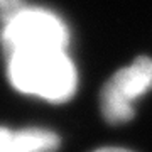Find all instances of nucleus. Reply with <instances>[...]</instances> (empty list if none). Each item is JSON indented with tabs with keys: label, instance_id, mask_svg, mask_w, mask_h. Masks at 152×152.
<instances>
[{
	"label": "nucleus",
	"instance_id": "obj_3",
	"mask_svg": "<svg viewBox=\"0 0 152 152\" xmlns=\"http://www.w3.org/2000/svg\"><path fill=\"white\" fill-rule=\"evenodd\" d=\"M152 90V59L137 58L130 66L122 68L103 85L100 93L102 113L108 124H127L135 117L134 102Z\"/></svg>",
	"mask_w": 152,
	"mask_h": 152
},
{
	"label": "nucleus",
	"instance_id": "obj_5",
	"mask_svg": "<svg viewBox=\"0 0 152 152\" xmlns=\"http://www.w3.org/2000/svg\"><path fill=\"white\" fill-rule=\"evenodd\" d=\"M22 7H24L22 0H0V24L10 20Z\"/></svg>",
	"mask_w": 152,
	"mask_h": 152
},
{
	"label": "nucleus",
	"instance_id": "obj_1",
	"mask_svg": "<svg viewBox=\"0 0 152 152\" xmlns=\"http://www.w3.org/2000/svg\"><path fill=\"white\" fill-rule=\"evenodd\" d=\"M12 86L49 102H66L76 91V68L64 49H31L9 56Z\"/></svg>",
	"mask_w": 152,
	"mask_h": 152
},
{
	"label": "nucleus",
	"instance_id": "obj_2",
	"mask_svg": "<svg viewBox=\"0 0 152 152\" xmlns=\"http://www.w3.org/2000/svg\"><path fill=\"white\" fill-rule=\"evenodd\" d=\"M2 26V46L7 56L31 49H64L69 37L59 17L42 9L22 7Z\"/></svg>",
	"mask_w": 152,
	"mask_h": 152
},
{
	"label": "nucleus",
	"instance_id": "obj_6",
	"mask_svg": "<svg viewBox=\"0 0 152 152\" xmlns=\"http://www.w3.org/2000/svg\"><path fill=\"white\" fill-rule=\"evenodd\" d=\"M95 152H132L127 149H120V147H103V149H98Z\"/></svg>",
	"mask_w": 152,
	"mask_h": 152
},
{
	"label": "nucleus",
	"instance_id": "obj_4",
	"mask_svg": "<svg viewBox=\"0 0 152 152\" xmlns=\"http://www.w3.org/2000/svg\"><path fill=\"white\" fill-rule=\"evenodd\" d=\"M59 137L44 129H22L12 132L0 127V152H54Z\"/></svg>",
	"mask_w": 152,
	"mask_h": 152
}]
</instances>
